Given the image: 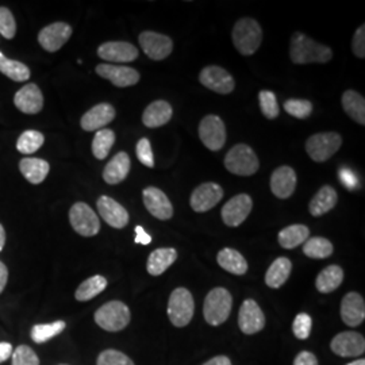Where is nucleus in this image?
I'll return each mask as SVG.
<instances>
[{"instance_id": "f257e3e1", "label": "nucleus", "mask_w": 365, "mask_h": 365, "mask_svg": "<svg viewBox=\"0 0 365 365\" xmlns=\"http://www.w3.org/2000/svg\"><path fill=\"white\" fill-rule=\"evenodd\" d=\"M289 56L294 64H327L333 53L329 46L321 45L303 33H294L291 38Z\"/></svg>"}, {"instance_id": "f03ea898", "label": "nucleus", "mask_w": 365, "mask_h": 365, "mask_svg": "<svg viewBox=\"0 0 365 365\" xmlns=\"http://www.w3.org/2000/svg\"><path fill=\"white\" fill-rule=\"evenodd\" d=\"M233 43L242 56H252L259 51L262 42V29L253 18H242L233 29Z\"/></svg>"}, {"instance_id": "7ed1b4c3", "label": "nucleus", "mask_w": 365, "mask_h": 365, "mask_svg": "<svg viewBox=\"0 0 365 365\" xmlns=\"http://www.w3.org/2000/svg\"><path fill=\"white\" fill-rule=\"evenodd\" d=\"M233 298L226 288H212L207 294L203 306L206 322L211 327H220L232 313Z\"/></svg>"}, {"instance_id": "20e7f679", "label": "nucleus", "mask_w": 365, "mask_h": 365, "mask_svg": "<svg viewBox=\"0 0 365 365\" xmlns=\"http://www.w3.org/2000/svg\"><path fill=\"white\" fill-rule=\"evenodd\" d=\"M129 307L120 300H111L103 304L95 313V322L106 331H120L130 324Z\"/></svg>"}, {"instance_id": "39448f33", "label": "nucleus", "mask_w": 365, "mask_h": 365, "mask_svg": "<svg viewBox=\"0 0 365 365\" xmlns=\"http://www.w3.org/2000/svg\"><path fill=\"white\" fill-rule=\"evenodd\" d=\"M225 167L237 176H252L260 168V161L250 146L238 144L227 152Z\"/></svg>"}, {"instance_id": "423d86ee", "label": "nucleus", "mask_w": 365, "mask_h": 365, "mask_svg": "<svg viewBox=\"0 0 365 365\" xmlns=\"http://www.w3.org/2000/svg\"><path fill=\"white\" fill-rule=\"evenodd\" d=\"M195 313V302L192 294L187 288L173 289L168 302V317L172 325L176 327H187Z\"/></svg>"}, {"instance_id": "0eeeda50", "label": "nucleus", "mask_w": 365, "mask_h": 365, "mask_svg": "<svg viewBox=\"0 0 365 365\" xmlns=\"http://www.w3.org/2000/svg\"><path fill=\"white\" fill-rule=\"evenodd\" d=\"M342 140L339 133H318L307 140L306 152L315 163H324L339 152Z\"/></svg>"}, {"instance_id": "6e6552de", "label": "nucleus", "mask_w": 365, "mask_h": 365, "mask_svg": "<svg viewBox=\"0 0 365 365\" xmlns=\"http://www.w3.org/2000/svg\"><path fill=\"white\" fill-rule=\"evenodd\" d=\"M69 222L73 230L83 237H93L101 230V221L96 212L83 202H78L71 207Z\"/></svg>"}, {"instance_id": "1a4fd4ad", "label": "nucleus", "mask_w": 365, "mask_h": 365, "mask_svg": "<svg viewBox=\"0 0 365 365\" xmlns=\"http://www.w3.org/2000/svg\"><path fill=\"white\" fill-rule=\"evenodd\" d=\"M199 137L203 145L212 152L222 149L226 144V126L218 115H207L199 125Z\"/></svg>"}, {"instance_id": "9d476101", "label": "nucleus", "mask_w": 365, "mask_h": 365, "mask_svg": "<svg viewBox=\"0 0 365 365\" xmlns=\"http://www.w3.org/2000/svg\"><path fill=\"white\" fill-rule=\"evenodd\" d=\"M138 41H140V46L144 51L145 54L155 61L165 60L173 51L172 39L168 36L160 34L156 31L141 33Z\"/></svg>"}, {"instance_id": "9b49d317", "label": "nucleus", "mask_w": 365, "mask_h": 365, "mask_svg": "<svg viewBox=\"0 0 365 365\" xmlns=\"http://www.w3.org/2000/svg\"><path fill=\"white\" fill-rule=\"evenodd\" d=\"M199 81L211 91L227 95L233 92L235 81L233 76L221 66H210L202 69L199 75Z\"/></svg>"}, {"instance_id": "f8f14e48", "label": "nucleus", "mask_w": 365, "mask_h": 365, "mask_svg": "<svg viewBox=\"0 0 365 365\" xmlns=\"http://www.w3.org/2000/svg\"><path fill=\"white\" fill-rule=\"evenodd\" d=\"M253 209V200L248 194H240L232 197L222 207V221L230 227H237L248 218L250 211Z\"/></svg>"}, {"instance_id": "ddd939ff", "label": "nucleus", "mask_w": 365, "mask_h": 365, "mask_svg": "<svg viewBox=\"0 0 365 365\" xmlns=\"http://www.w3.org/2000/svg\"><path fill=\"white\" fill-rule=\"evenodd\" d=\"M223 197V190L217 182H203L196 187L190 199V205L196 212H206L215 207Z\"/></svg>"}, {"instance_id": "4468645a", "label": "nucleus", "mask_w": 365, "mask_h": 365, "mask_svg": "<svg viewBox=\"0 0 365 365\" xmlns=\"http://www.w3.org/2000/svg\"><path fill=\"white\" fill-rule=\"evenodd\" d=\"M72 36V27L64 22H56L43 27L38 34L39 45L46 52L60 51Z\"/></svg>"}, {"instance_id": "2eb2a0df", "label": "nucleus", "mask_w": 365, "mask_h": 365, "mask_svg": "<svg viewBox=\"0 0 365 365\" xmlns=\"http://www.w3.org/2000/svg\"><path fill=\"white\" fill-rule=\"evenodd\" d=\"M138 49L129 42L110 41L98 48V56L108 63H131L138 58Z\"/></svg>"}, {"instance_id": "dca6fc26", "label": "nucleus", "mask_w": 365, "mask_h": 365, "mask_svg": "<svg viewBox=\"0 0 365 365\" xmlns=\"http://www.w3.org/2000/svg\"><path fill=\"white\" fill-rule=\"evenodd\" d=\"M143 199L146 210L157 220L168 221L173 217V206L160 188L146 187L143 191Z\"/></svg>"}, {"instance_id": "f3484780", "label": "nucleus", "mask_w": 365, "mask_h": 365, "mask_svg": "<svg viewBox=\"0 0 365 365\" xmlns=\"http://www.w3.org/2000/svg\"><path fill=\"white\" fill-rule=\"evenodd\" d=\"M238 327L245 334H256L264 329L265 317L256 300L247 299L242 303L238 313Z\"/></svg>"}, {"instance_id": "a211bd4d", "label": "nucleus", "mask_w": 365, "mask_h": 365, "mask_svg": "<svg viewBox=\"0 0 365 365\" xmlns=\"http://www.w3.org/2000/svg\"><path fill=\"white\" fill-rule=\"evenodd\" d=\"M331 351L341 357H357L365 351V339L360 333L342 331L331 339Z\"/></svg>"}, {"instance_id": "6ab92c4d", "label": "nucleus", "mask_w": 365, "mask_h": 365, "mask_svg": "<svg viewBox=\"0 0 365 365\" xmlns=\"http://www.w3.org/2000/svg\"><path fill=\"white\" fill-rule=\"evenodd\" d=\"M96 73L101 78H107L115 87L125 88L135 86L140 81L138 71L129 66H113V64H99L96 66Z\"/></svg>"}, {"instance_id": "aec40b11", "label": "nucleus", "mask_w": 365, "mask_h": 365, "mask_svg": "<svg viewBox=\"0 0 365 365\" xmlns=\"http://www.w3.org/2000/svg\"><path fill=\"white\" fill-rule=\"evenodd\" d=\"M98 211L107 225L114 229H123L129 223V212L110 196H101L96 202Z\"/></svg>"}, {"instance_id": "412c9836", "label": "nucleus", "mask_w": 365, "mask_h": 365, "mask_svg": "<svg viewBox=\"0 0 365 365\" xmlns=\"http://www.w3.org/2000/svg\"><path fill=\"white\" fill-rule=\"evenodd\" d=\"M115 118V108L110 103L93 106L80 120L83 130L98 131L105 129L106 125L113 122Z\"/></svg>"}, {"instance_id": "4be33fe9", "label": "nucleus", "mask_w": 365, "mask_h": 365, "mask_svg": "<svg viewBox=\"0 0 365 365\" xmlns=\"http://www.w3.org/2000/svg\"><path fill=\"white\" fill-rule=\"evenodd\" d=\"M14 103L24 114H38L43 107V95L37 84L29 83L15 93Z\"/></svg>"}, {"instance_id": "5701e85b", "label": "nucleus", "mask_w": 365, "mask_h": 365, "mask_svg": "<svg viewBox=\"0 0 365 365\" xmlns=\"http://www.w3.org/2000/svg\"><path fill=\"white\" fill-rule=\"evenodd\" d=\"M341 318L345 325L356 327L363 324L365 318V303L357 292H349L341 302Z\"/></svg>"}, {"instance_id": "b1692460", "label": "nucleus", "mask_w": 365, "mask_h": 365, "mask_svg": "<svg viewBox=\"0 0 365 365\" xmlns=\"http://www.w3.org/2000/svg\"><path fill=\"white\" fill-rule=\"evenodd\" d=\"M297 173L291 167L283 165L274 170L271 176V191L279 199H287L295 192Z\"/></svg>"}, {"instance_id": "393cba45", "label": "nucleus", "mask_w": 365, "mask_h": 365, "mask_svg": "<svg viewBox=\"0 0 365 365\" xmlns=\"http://www.w3.org/2000/svg\"><path fill=\"white\" fill-rule=\"evenodd\" d=\"M130 157L126 152H119L113 157L103 170V179L107 184L115 185L123 182L130 172Z\"/></svg>"}, {"instance_id": "a878e982", "label": "nucleus", "mask_w": 365, "mask_h": 365, "mask_svg": "<svg viewBox=\"0 0 365 365\" xmlns=\"http://www.w3.org/2000/svg\"><path fill=\"white\" fill-rule=\"evenodd\" d=\"M173 115L172 106L165 101H156L145 108L143 123L146 128L156 129L167 125Z\"/></svg>"}, {"instance_id": "bb28decb", "label": "nucleus", "mask_w": 365, "mask_h": 365, "mask_svg": "<svg viewBox=\"0 0 365 365\" xmlns=\"http://www.w3.org/2000/svg\"><path fill=\"white\" fill-rule=\"evenodd\" d=\"M337 202H339L337 191L330 185H324L312 199L309 205V211L313 217H321L329 212L330 210L334 209Z\"/></svg>"}, {"instance_id": "cd10ccee", "label": "nucleus", "mask_w": 365, "mask_h": 365, "mask_svg": "<svg viewBox=\"0 0 365 365\" xmlns=\"http://www.w3.org/2000/svg\"><path fill=\"white\" fill-rule=\"evenodd\" d=\"M178 259V252L173 248H158L153 250L148 259L146 269L152 276L164 274Z\"/></svg>"}, {"instance_id": "c85d7f7f", "label": "nucleus", "mask_w": 365, "mask_h": 365, "mask_svg": "<svg viewBox=\"0 0 365 365\" xmlns=\"http://www.w3.org/2000/svg\"><path fill=\"white\" fill-rule=\"evenodd\" d=\"M19 170L22 172V175L25 176L27 182L31 184H41L46 179L51 165L48 161L42 160V158H24L19 163Z\"/></svg>"}, {"instance_id": "c756f323", "label": "nucleus", "mask_w": 365, "mask_h": 365, "mask_svg": "<svg viewBox=\"0 0 365 365\" xmlns=\"http://www.w3.org/2000/svg\"><path fill=\"white\" fill-rule=\"evenodd\" d=\"M217 261L220 267H222L225 271H227L229 274L242 276L248 272V262L245 260V257L235 249H222L217 256Z\"/></svg>"}, {"instance_id": "7c9ffc66", "label": "nucleus", "mask_w": 365, "mask_h": 365, "mask_svg": "<svg viewBox=\"0 0 365 365\" xmlns=\"http://www.w3.org/2000/svg\"><path fill=\"white\" fill-rule=\"evenodd\" d=\"M292 271V262L287 257H279L271 264L265 274V283L271 288L284 286Z\"/></svg>"}, {"instance_id": "2f4dec72", "label": "nucleus", "mask_w": 365, "mask_h": 365, "mask_svg": "<svg viewBox=\"0 0 365 365\" xmlns=\"http://www.w3.org/2000/svg\"><path fill=\"white\" fill-rule=\"evenodd\" d=\"M344 280V271L339 265H329L317 276L315 287L321 294H330L341 286Z\"/></svg>"}, {"instance_id": "473e14b6", "label": "nucleus", "mask_w": 365, "mask_h": 365, "mask_svg": "<svg viewBox=\"0 0 365 365\" xmlns=\"http://www.w3.org/2000/svg\"><path fill=\"white\" fill-rule=\"evenodd\" d=\"M310 230L306 225H291L279 233V244L284 249H295L309 240Z\"/></svg>"}, {"instance_id": "72a5a7b5", "label": "nucleus", "mask_w": 365, "mask_h": 365, "mask_svg": "<svg viewBox=\"0 0 365 365\" xmlns=\"http://www.w3.org/2000/svg\"><path fill=\"white\" fill-rule=\"evenodd\" d=\"M342 107L354 122L359 125H365V101L359 92L353 90L344 92Z\"/></svg>"}, {"instance_id": "f704fd0d", "label": "nucleus", "mask_w": 365, "mask_h": 365, "mask_svg": "<svg viewBox=\"0 0 365 365\" xmlns=\"http://www.w3.org/2000/svg\"><path fill=\"white\" fill-rule=\"evenodd\" d=\"M106 287H107V279L101 276V274H95V276H91L90 279L84 280L78 286L76 292H75V298L78 302H87V300L93 299L101 292H103Z\"/></svg>"}, {"instance_id": "c9c22d12", "label": "nucleus", "mask_w": 365, "mask_h": 365, "mask_svg": "<svg viewBox=\"0 0 365 365\" xmlns=\"http://www.w3.org/2000/svg\"><path fill=\"white\" fill-rule=\"evenodd\" d=\"M333 244L324 238V237H313L309 238L304 244H303V253L310 257V259H327L331 256L333 253Z\"/></svg>"}, {"instance_id": "e433bc0d", "label": "nucleus", "mask_w": 365, "mask_h": 365, "mask_svg": "<svg viewBox=\"0 0 365 365\" xmlns=\"http://www.w3.org/2000/svg\"><path fill=\"white\" fill-rule=\"evenodd\" d=\"M115 143V133L110 129L96 131L92 141V153L98 160H105Z\"/></svg>"}, {"instance_id": "4c0bfd02", "label": "nucleus", "mask_w": 365, "mask_h": 365, "mask_svg": "<svg viewBox=\"0 0 365 365\" xmlns=\"http://www.w3.org/2000/svg\"><path fill=\"white\" fill-rule=\"evenodd\" d=\"M66 324L64 321H54L52 324H41L31 329V339L36 344H45L49 339L61 334L66 330Z\"/></svg>"}, {"instance_id": "58836bf2", "label": "nucleus", "mask_w": 365, "mask_h": 365, "mask_svg": "<svg viewBox=\"0 0 365 365\" xmlns=\"http://www.w3.org/2000/svg\"><path fill=\"white\" fill-rule=\"evenodd\" d=\"M0 72L14 81H26L30 78V69L21 61L7 58L6 56L0 58Z\"/></svg>"}, {"instance_id": "ea45409f", "label": "nucleus", "mask_w": 365, "mask_h": 365, "mask_svg": "<svg viewBox=\"0 0 365 365\" xmlns=\"http://www.w3.org/2000/svg\"><path fill=\"white\" fill-rule=\"evenodd\" d=\"M45 143V137L37 130L24 131L16 143V149L22 155H33Z\"/></svg>"}, {"instance_id": "a19ab883", "label": "nucleus", "mask_w": 365, "mask_h": 365, "mask_svg": "<svg viewBox=\"0 0 365 365\" xmlns=\"http://www.w3.org/2000/svg\"><path fill=\"white\" fill-rule=\"evenodd\" d=\"M284 110L291 117L306 119L313 113V103L304 99H288L284 102Z\"/></svg>"}, {"instance_id": "79ce46f5", "label": "nucleus", "mask_w": 365, "mask_h": 365, "mask_svg": "<svg viewBox=\"0 0 365 365\" xmlns=\"http://www.w3.org/2000/svg\"><path fill=\"white\" fill-rule=\"evenodd\" d=\"M259 102L262 114L268 119H276L280 114V107L277 103L276 95L272 91H260L259 93Z\"/></svg>"}, {"instance_id": "37998d69", "label": "nucleus", "mask_w": 365, "mask_h": 365, "mask_svg": "<svg viewBox=\"0 0 365 365\" xmlns=\"http://www.w3.org/2000/svg\"><path fill=\"white\" fill-rule=\"evenodd\" d=\"M13 365H39L37 353L27 345H19L11 356Z\"/></svg>"}, {"instance_id": "c03bdc74", "label": "nucleus", "mask_w": 365, "mask_h": 365, "mask_svg": "<svg viewBox=\"0 0 365 365\" xmlns=\"http://www.w3.org/2000/svg\"><path fill=\"white\" fill-rule=\"evenodd\" d=\"M16 34V22L7 7H0V36L6 39H13Z\"/></svg>"}, {"instance_id": "a18cd8bd", "label": "nucleus", "mask_w": 365, "mask_h": 365, "mask_svg": "<svg viewBox=\"0 0 365 365\" xmlns=\"http://www.w3.org/2000/svg\"><path fill=\"white\" fill-rule=\"evenodd\" d=\"M313 327V319L309 314L300 313L295 317L292 324V331L298 339H307L310 337Z\"/></svg>"}, {"instance_id": "49530a36", "label": "nucleus", "mask_w": 365, "mask_h": 365, "mask_svg": "<svg viewBox=\"0 0 365 365\" xmlns=\"http://www.w3.org/2000/svg\"><path fill=\"white\" fill-rule=\"evenodd\" d=\"M98 365H134L130 357L115 349H107L99 354Z\"/></svg>"}, {"instance_id": "de8ad7c7", "label": "nucleus", "mask_w": 365, "mask_h": 365, "mask_svg": "<svg viewBox=\"0 0 365 365\" xmlns=\"http://www.w3.org/2000/svg\"><path fill=\"white\" fill-rule=\"evenodd\" d=\"M137 157L140 160L141 164H144L148 168H153L155 167V156L152 152V145L148 138H141L137 144Z\"/></svg>"}, {"instance_id": "09e8293b", "label": "nucleus", "mask_w": 365, "mask_h": 365, "mask_svg": "<svg viewBox=\"0 0 365 365\" xmlns=\"http://www.w3.org/2000/svg\"><path fill=\"white\" fill-rule=\"evenodd\" d=\"M352 51L359 58L365 57V26L361 25L356 30L352 41Z\"/></svg>"}, {"instance_id": "8fccbe9b", "label": "nucleus", "mask_w": 365, "mask_h": 365, "mask_svg": "<svg viewBox=\"0 0 365 365\" xmlns=\"http://www.w3.org/2000/svg\"><path fill=\"white\" fill-rule=\"evenodd\" d=\"M294 365H318V360L314 356V353L304 351L295 357Z\"/></svg>"}, {"instance_id": "3c124183", "label": "nucleus", "mask_w": 365, "mask_h": 365, "mask_svg": "<svg viewBox=\"0 0 365 365\" xmlns=\"http://www.w3.org/2000/svg\"><path fill=\"white\" fill-rule=\"evenodd\" d=\"M339 178H341V182H344L348 188H354V187H357V179L354 178V175H353L351 170H339Z\"/></svg>"}, {"instance_id": "603ef678", "label": "nucleus", "mask_w": 365, "mask_h": 365, "mask_svg": "<svg viewBox=\"0 0 365 365\" xmlns=\"http://www.w3.org/2000/svg\"><path fill=\"white\" fill-rule=\"evenodd\" d=\"M134 241H135V244L149 245L152 242V237L145 232L143 226H137L135 227V240Z\"/></svg>"}, {"instance_id": "864d4df0", "label": "nucleus", "mask_w": 365, "mask_h": 365, "mask_svg": "<svg viewBox=\"0 0 365 365\" xmlns=\"http://www.w3.org/2000/svg\"><path fill=\"white\" fill-rule=\"evenodd\" d=\"M13 345L10 342H0V364L13 356Z\"/></svg>"}, {"instance_id": "5fc2aeb1", "label": "nucleus", "mask_w": 365, "mask_h": 365, "mask_svg": "<svg viewBox=\"0 0 365 365\" xmlns=\"http://www.w3.org/2000/svg\"><path fill=\"white\" fill-rule=\"evenodd\" d=\"M7 280H9V269H7L6 264L0 261V294L4 291Z\"/></svg>"}, {"instance_id": "6e6d98bb", "label": "nucleus", "mask_w": 365, "mask_h": 365, "mask_svg": "<svg viewBox=\"0 0 365 365\" xmlns=\"http://www.w3.org/2000/svg\"><path fill=\"white\" fill-rule=\"evenodd\" d=\"M203 365H232V361L226 356H217V357L211 359V360H209L207 363H205Z\"/></svg>"}, {"instance_id": "4d7b16f0", "label": "nucleus", "mask_w": 365, "mask_h": 365, "mask_svg": "<svg viewBox=\"0 0 365 365\" xmlns=\"http://www.w3.org/2000/svg\"><path fill=\"white\" fill-rule=\"evenodd\" d=\"M4 245H6V230H4V227L0 225V252L3 250Z\"/></svg>"}, {"instance_id": "13d9d810", "label": "nucleus", "mask_w": 365, "mask_h": 365, "mask_svg": "<svg viewBox=\"0 0 365 365\" xmlns=\"http://www.w3.org/2000/svg\"><path fill=\"white\" fill-rule=\"evenodd\" d=\"M346 365H365V360L364 359H360V360H356V361H352V363Z\"/></svg>"}, {"instance_id": "bf43d9fd", "label": "nucleus", "mask_w": 365, "mask_h": 365, "mask_svg": "<svg viewBox=\"0 0 365 365\" xmlns=\"http://www.w3.org/2000/svg\"><path fill=\"white\" fill-rule=\"evenodd\" d=\"M1 57H4V54H3V53L0 52V58H1Z\"/></svg>"}, {"instance_id": "052dcab7", "label": "nucleus", "mask_w": 365, "mask_h": 365, "mask_svg": "<svg viewBox=\"0 0 365 365\" xmlns=\"http://www.w3.org/2000/svg\"><path fill=\"white\" fill-rule=\"evenodd\" d=\"M61 365H68V364H61Z\"/></svg>"}]
</instances>
